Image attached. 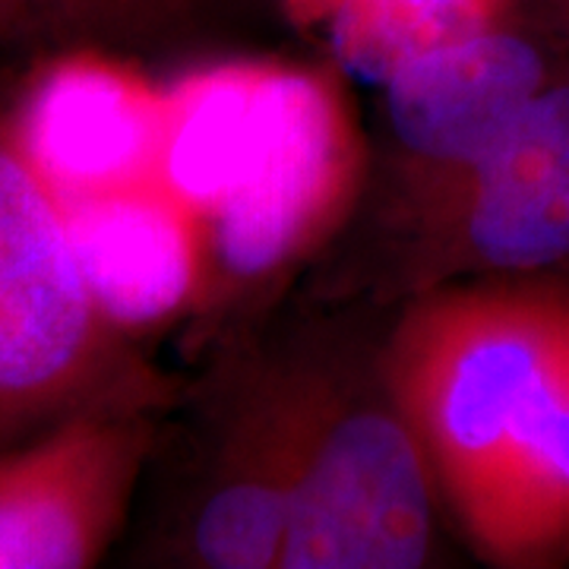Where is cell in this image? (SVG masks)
Listing matches in <instances>:
<instances>
[{
  "label": "cell",
  "mask_w": 569,
  "mask_h": 569,
  "mask_svg": "<svg viewBox=\"0 0 569 569\" xmlns=\"http://www.w3.org/2000/svg\"><path fill=\"white\" fill-rule=\"evenodd\" d=\"M567 358L569 282L553 276L430 284L392 326L377 365L459 535Z\"/></svg>",
  "instance_id": "1"
},
{
  "label": "cell",
  "mask_w": 569,
  "mask_h": 569,
  "mask_svg": "<svg viewBox=\"0 0 569 569\" xmlns=\"http://www.w3.org/2000/svg\"><path fill=\"white\" fill-rule=\"evenodd\" d=\"M111 402H162V380L92 298L58 190L0 114V452Z\"/></svg>",
  "instance_id": "2"
},
{
  "label": "cell",
  "mask_w": 569,
  "mask_h": 569,
  "mask_svg": "<svg viewBox=\"0 0 569 569\" xmlns=\"http://www.w3.org/2000/svg\"><path fill=\"white\" fill-rule=\"evenodd\" d=\"M279 569H418L447 512L425 447L373 373L310 365Z\"/></svg>",
  "instance_id": "3"
},
{
  "label": "cell",
  "mask_w": 569,
  "mask_h": 569,
  "mask_svg": "<svg viewBox=\"0 0 569 569\" xmlns=\"http://www.w3.org/2000/svg\"><path fill=\"white\" fill-rule=\"evenodd\" d=\"M361 183V137L332 77L272 67L260 137L241 178L203 219L206 279L257 288L339 224Z\"/></svg>",
  "instance_id": "4"
},
{
  "label": "cell",
  "mask_w": 569,
  "mask_h": 569,
  "mask_svg": "<svg viewBox=\"0 0 569 569\" xmlns=\"http://www.w3.org/2000/svg\"><path fill=\"white\" fill-rule=\"evenodd\" d=\"M425 288L553 276L569 263V77L535 96L488 152L411 206Z\"/></svg>",
  "instance_id": "5"
},
{
  "label": "cell",
  "mask_w": 569,
  "mask_h": 569,
  "mask_svg": "<svg viewBox=\"0 0 569 569\" xmlns=\"http://www.w3.org/2000/svg\"><path fill=\"white\" fill-rule=\"evenodd\" d=\"M159 402L77 411L0 452V569H86L121 535Z\"/></svg>",
  "instance_id": "6"
},
{
  "label": "cell",
  "mask_w": 569,
  "mask_h": 569,
  "mask_svg": "<svg viewBox=\"0 0 569 569\" xmlns=\"http://www.w3.org/2000/svg\"><path fill=\"white\" fill-rule=\"evenodd\" d=\"M553 77L548 48L512 17L402 63L383 92L389 130L411 171V206L478 162Z\"/></svg>",
  "instance_id": "7"
},
{
  "label": "cell",
  "mask_w": 569,
  "mask_h": 569,
  "mask_svg": "<svg viewBox=\"0 0 569 569\" xmlns=\"http://www.w3.org/2000/svg\"><path fill=\"white\" fill-rule=\"evenodd\" d=\"M305 425L301 361L238 373L187 526V560L206 569H279Z\"/></svg>",
  "instance_id": "8"
},
{
  "label": "cell",
  "mask_w": 569,
  "mask_h": 569,
  "mask_svg": "<svg viewBox=\"0 0 569 569\" xmlns=\"http://www.w3.org/2000/svg\"><path fill=\"white\" fill-rule=\"evenodd\" d=\"M17 123L29 159L61 200L149 183L162 171L164 96L99 54L54 63Z\"/></svg>",
  "instance_id": "9"
},
{
  "label": "cell",
  "mask_w": 569,
  "mask_h": 569,
  "mask_svg": "<svg viewBox=\"0 0 569 569\" xmlns=\"http://www.w3.org/2000/svg\"><path fill=\"white\" fill-rule=\"evenodd\" d=\"M61 203L86 284L127 336L206 295L203 228L171 190L149 181Z\"/></svg>",
  "instance_id": "10"
},
{
  "label": "cell",
  "mask_w": 569,
  "mask_h": 569,
  "mask_svg": "<svg viewBox=\"0 0 569 569\" xmlns=\"http://www.w3.org/2000/svg\"><path fill=\"white\" fill-rule=\"evenodd\" d=\"M462 538L503 569L569 560V358L516 427L485 507Z\"/></svg>",
  "instance_id": "11"
},
{
  "label": "cell",
  "mask_w": 569,
  "mask_h": 569,
  "mask_svg": "<svg viewBox=\"0 0 569 569\" xmlns=\"http://www.w3.org/2000/svg\"><path fill=\"white\" fill-rule=\"evenodd\" d=\"M269 63L206 67L164 96L162 174L197 219L241 178L260 137Z\"/></svg>",
  "instance_id": "12"
},
{
  "label": "cell",
  "mask_w": 569,
  "mask_h": 569,
  "mask_svg": "<svg viewBox=\"0 0 569 569\" xmlns=\"http://www.w3.org/2000/svg\"><path fill=\"white\" fill-rule=\"evenodd\" d=\"M284 10L346 70L377 82L427 48L516 13L509 0H284Z\"/></svg>",
  "instance_id": "13"
},
{
  "label": "cell",
  "mask_w": 569,
  "mask_h": 569,
  "mask_svg": "<svg viewBox=\"0 0 569 569\" xmlns=\"http://www.w3.org/2000/svg\"><path fill=\"white\" fill-rule=\"evenodd\" d=\"M200 0H48L54 32L99 44L140 41L178 20Z\"/></svg>",
  "instance_id": "14"
},
{
  "label": "cell",
  "mask_w": 569,
  "mask_h": 569,
  "mask_svg": "<svg viewBox=\"0 0 569 569\" xmlns=\"http://www.w3.org/2000/svg\"><path fill=\"white\" fill-rule=\"evenodd\" d=\"M526 3H531V7H545V10H550L553 17H560V22L567 20L569 0H509V7H512V10H519V7H526Z\"/></svg>",
  "instance_id": "15"
},
{
  "label": "cell",
  "mask_w": 569,
  "mask_h": 569,
  "mask_svg": "<svg viewBox=\"0 0 569 569\" xmlns=\"http://www.w3.org/2000/svg\"><path fill=\"white\" fill-rule=\"evenodd\" d=\"M563 26H567V29H569V10H567V20H563Z\"/></svg>",
  "instance_id": "16"
}]
</instances>
